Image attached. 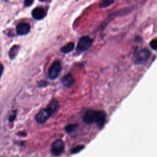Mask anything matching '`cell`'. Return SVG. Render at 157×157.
I'll return each mask as SVG.
<instances>
[{"label":"cell","mask_w":157,"mask_h":157,"mask_svg":"<svg viewBox=\"0 0 157 157\" xmlns=\"http://www.w3.org/2000/svg\"><path fill=\"white\" fill-rule=\"evenodd\" d=\"M33 17L36 20H42L46 16L47 12L45 9L41 7H37L34 8L31 12Z\"/></svg>","instance_id":"ba28073f"},{"label":"cell","mask_w":157,"mask_h":157,"mask_svg":"<svg viewBox=\"0 0 157 157\" xmlns=\"http://www.w3.org/2000/svg\"><path fill=\"white\" fill-rule=\"evenodd\" d=\"M20 134H21V136H25L26 135V134L24 132H23L22 133H20Z\"/></svg>","instance_id":"44dd1931"},{"label":"cell","mask_w":157,"mask_h":157,"mask_svg":"<svg viewBox=\"0 0 157 157\" xmlns=\"http://www.w3.org/2000/svg\"><path fill=\"white\" fill-rule=\"evenodd\" d=\"M61 82L63 85L66 87H70L72 86L75 83V80L71 73L68 74L66 76L62 77Z\"/></svg>","instance_id":"30bf717a"},{"label":"cell","mask_w":157,"mask_h":157,"mask_svg":"<svg viewBox=\"0 0 157 157\" xmlns=\"http://www.w3.org/2000/svg\"><path fill=\"white\" fill-rule=\"evenodd\" d=\"M53 114V113L51 110L46 107L45 109L41 110L36 115V121L39 124H43L47 122Z\"/></svg>","instance_id":"7a4b0ae2"},{"label":"cell","mask_w":157,"mask_h":157,"mask_svg":"<svg viewBox=\"0 0 157 157\" xmlns=\"http://www.w3.org/2000/svg\"><path fill=\"white\" fill-rule=\"evenodd\" d=\"M94 122L96 124L99 129L102 128L106 122V114L102 110L96 111Z\"/></svg>","instance_id":"8992f818"},{"label":"cell","mask_w":157,"mask_h":157,"mask_svg":"<svg viewBox=\"0 0 157 157\" xmlns=\"http://www.w3.org/2000/svg\"><path fill=\"white\" fill-rule=\"evenodd\" d=\"M15 117H16V113H14L13 115H11L10 117V118H9V120H10L11 122H12L14 120V119L15 118Z\"/></svg>","instance_id":"d6986e66"},{"label":"cell","mask_w":157,"mask_h":157,"mask_svg":"<svg viewBox=\"0 0 157 157\" xmlns=\"http://www.w3.org/2000/svg\"><path fill=\"white\" fill-rule=\"evenodd\" d=\"M74 48V43L72 42H70L68 43L66 45H64L61 49V52L63 53H68L72 52Z\"/></svg>","instance_id":"8fae6325"},{"label":"cell","mask_w":157,"mask_h":157,"mask_svg":"<svg viewBox=\"0 0 157 157\" xmlns=\"http://www.w3.org/2000/svg\"><path fill=\"white\" fill-rule=\"evenodd\" d=\"M77 127V124H69L65 127V131L67 133H71L74 131Z\"/></svg>","instance_id":"4fadbf2b"},{"label":"cell","mask_w":157,"mask_h":157,"mask_svg":"<svg viewBox=\"0 0 157 157\" xmlns=\"http://www.w3.org/2000/svg\"><path fill=\"white\" fill-rule=\"evenodd\" d=\"M93 43V40L89 36H83L79 39L77 46V51L83 52L89 49Z\"/></svg>","instance_id":"6da1fadb"},{"label":"cell","mask_w":157,"mask_h":157,"mask_svg":"<svg viewBox=\"0 0 157 157\" xmlns=\"http://www.w3.org/2000/svg\"><path fill=\"white\" fill-rule=\"evenodd\" d=\"M85 148V146L83 145H77L76 147H74V148H72L71 150V153L72 154H76L79 152H80V151H82L83 149H84Z\"/></svg>","instance_id":"5bb4252c"},{"label":"cell","mask_w":157,"mask_h":157,"mask_svg":"<svg viewBox=\"0 0 157 157\" xmlns=\"http://www.w3.org/2000/svg\"><path fill=\"white\" fill-rule=\"evenodd\" d=\"M33 1H30V0H26L24 2V6L25 7H28L30 6L33 3Z\"/></svg>","instance_id":"ac0fdd59"},{"label":"cell","mask_w":157,"mask_h":157,"mask_svg":"<svg viewBox=\"0 0 157 157\" xmlns=\"http://www.w3.org/2000/svg\"><path fill=\"white\" fill-rule=\"evenodd\" d=\"M64 144L61 139L55 141L51 146V153L55 156H60L64 152Z\"/></svg>","instance_id":"277c9868"},{"label":"cell","mask_w":157,"mask_h":157,"mask_svg":"<svg viewBox=\"0 0 157 157\" xmlns=\"http://www.w3.org/2000/svg\"><path fill=\"white\" fill-rule=\"evenodd\" d=\"M61 64L59 61H55L50 67L48 71V76L52 79H57L61 72Z\"/></svg>","instance_id":"3957f363"},{"label":"cell","mask_w":157,"mask_h":157,"mask_svg":"<svg viewBox=\"0 0 157 157\" xmlns=\"http://www.w3.org/2000/svg\"><path fill=\"white\" fill-rule=\"evenodd\" d=\"M150 52L146 49H142L136 55L135 61L137 64H142L145 63L150 57Z\"/></svg>","instance_id":"5b68a950"},{"label":"cell","mask_w":157,"mask_h":157,"mask_svg":"<svg viewBox=\"0 0 157 157\" xmlns=\"http://www.w3.org/2000/svg\"><path fill=\"white\" fill-rule=\"evenodd\" d=\"M4 70V68L3 66L1 65V64H0V78H1V76H2V74Z\"/></svg>","instance_id":"ffe728a7"},{"label":"cell","mask_w":157,"mask_h":157,"mask_svg":"<svg viewBox=\"0 0 157 157\" xmlns=\"http://www.w3.org/2000/svg\"><path fill=\"white\" fill-rule=\"evenodd\" d=\"M150 47L151 48L154 50H156V49H157V40L156 39H154L153 40H152L151 42H150Z\"/></svg>","instance_id":"2e32d148"},{"label":"cell","mask_w":157,"mask_h":157,"mask_svg":"<svg viewBox=\"0 0 157 157\" xmlns=\"http://www.w3.org/2000/svg\"><path fill=\"white\" fill-rule=\"evenodd\" d=\"M31 27L30 25L27 23H19L16 28L17 32L20 35L27 34L30 31Z\"/></svg>","instance_id":"9c48e42d"},{"label":"cell","mask_w":157,"mask_h":157,"mask_svg":"<svg viewBox=\"0 0 157 157\" xmlns=\"http://www.w3.org/2000/svg\"><path fill=\"white\" fill-rule=\"evenodd\" d=\"M48 85V82H46L45 80H41L39 82L38 87L43 88V87H46Z\"/></svg>","instance_id":"e0dca14e"},{"label":"cell","mask_w":157,"mask_h":157,"mask_svg":"<svg viewBox=\"0 0 157 157\" xmlns=\"http://www.w3.org/2000/svg\"><path fill=\"white\" fill-rule=\"evenodd\" d=\"M19 49H20V46L18 45H14L13 47L11 49L10 51H9V57L11 60L14 59L16 56L17 55L18 51H19Z\"/></svg>","instance_id":"7c38bea8"},{"label":"cell","mask_w":157,"mask_h":157,"mask_svg":"<svg viewBox=\"0 0 157 157\" xmlns=\"http://www.w3.org/2000/svg\"><path fill=\"white\" fill-rule=\"evenodd\" d=\"M96 115V110L93 109H89L85 112L84 115H83V121L86 124H92L94 123L95 118Z\"/></svg>","instance_id":"52a82bcc"},{"label":"cell","mask_w":157,"mask_h":157,"mask_svg":"<svg viewBox=\"0 0 157 157\" xmlns=\"http://www.w3.org/2000/svg\"><path fill=\"white\" fill-rule=\"evenodd\" d=\"M114 3V1H103L100 4L99 7L101 8H105L107 7L108 6H109L110 5H111L112 4Z\"/></svg>","instance_id":"9a60e30c"}]
</instances>
